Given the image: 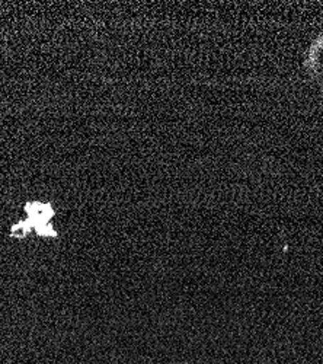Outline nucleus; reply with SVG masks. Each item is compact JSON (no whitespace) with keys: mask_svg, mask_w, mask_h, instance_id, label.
I'll return each instance as SVG.
<instances>
[{"mask_svg":"<svg viewBox=\"0 0 323 364\" xmlns=\"http://www.w3.org/2000/svg\"><path fill=\"white\" fill-rule=\"evenodd\" d=\"M25 211L28 215V225L31 226L40 236H55V230H53L50 219L54 216V210L48 203L31 201L25 205Z\"/></svg>","mask_w":323,"mask_h":364,"instance_id":"obj_1","label":"nucleus"}]
</instances>
